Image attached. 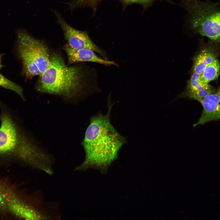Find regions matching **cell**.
Listing matches in <instances>:
<instances>
[{
    "label": "cell",
    "mask_w": 220,
    "mask_h": 220,
    "mask_svg": "<svg viewBox=\"0 0 220 220\" xmlns=\"http://www.w3.org/2000/svg\"><path fill=\"white\" fill-rule=\"evenodd\" d=\"M113 105L108 102L106 114L99 112L90 117L81 143L85 158L74 171L86 170L91 167L105 173L110 164L118 158L120 149L127 143L126 138L119 134L111 123Z\"/></svg>",
    "instance_id": "6da1fadb"
},
{
    "label": "cell",
    "mask_w": 220,
    "mask_h": 220,
    "mask_svg": "<svg viewBox=\"0 0 220 220\" xmlns=\"http://www.w3.org/2000/svg\"><path fill=\"white\" fill-rule=\"evenodd\" d=\"M13 154L34 170L53 174L54 158L17 126L9 115L2 114L0 127V154Z\"/></svg>",
    "instance_id": "7a4b0ae2"
},
{
    "label": "cell",
    "mask_w": 220,
    "mask_h": 220,
    "mask_svg": "<svg viewBox=\"0 0 220 220\" xmlns=\"http://www.w3.org/2000/svg\"><path fill=\"white\" fill-rule=\"evenodd\" d=\"M51 63L41 75L36 89L38 92L59 95L69 100L80 95L84 88V75L78 66L68 67L61 56L54 52Z\"/></svg>",
    "instance_id": "3957f363"
},
{
    "label": "cell",
    "mask_w": 220,
    "mask_h": 220,
    "mask_svg": "<svg viewBox=\"0 0 220 220\" xmlns=\"http://www.w3.org/2000/svg\"><path fill=\"white\" fill-rule=\"evenodd\" d=\"M188 13L189 27L195 34L209 38L220 49V2L180 0Z\"/></svg>",
    "instance_id": "277c9868"
},
{
    "label": "cell",
    "mask_w": 220,
    "mask_h": 220,
    "mask_svg": "<svg viewBox=\"0 0 220 220\" xmlns=\"http://www.w3.org/2000/svg\"><path fill=\"white\" fill-rule=\"evenodd\" d=\"M16 52L22 65V72L28 78L40 76L50 66V55L46 44L24 30L17 32Z\"/></svg>",
    "instance_id": "5b68a950"
},
{
    "label": "cell",
    "mask_w": 220,
    "mask_h": 220,
    "mask_svg": "<svg viewBox=\"0 0 220 220\" xmlns=\"http://www.w3.org/2000/svg\"><path fill=\"white\" fill-rule=\"evenodd\" d=\"M53 12L69 46L76 50L90 49L104 55L102 50L93 42L86 32L73 28L57 12Z\"/></svg>",
    "instance_id": "8992f818"
},
{
    "label": "cell",
    "mask_w": 220,
    "mask_h": 220,
    "mask_svg": "<svg viewBox=\"0 0 220 220\" xmlns=\"http://www.w3.org/2000/svg\"><path fill=\"white\" fill-rule=\"evenodd\" d=\"M202 45L193 59V72L201 75L208 65L220 56V49L211 41L205 43L202 40Z\"/></svg>",
    "instance_id": "52a82bcc"
},
{
    "label": "cell",
    "mask_w": 220,
    "mask_h": 220,
    "mask_svg": "<svg viewBox=\"0 0 220 220\" xmlns=\"http://www.w3.org/2000/svg\"><path fill=\"white\" fill-rule=\"evenodd\" d=\"M203 110L202 114L193 127L210 121L220 120V87L216 91L202 99L200 102Z\"/></svg>",
    "instance_id": "ba28073f"
},
{
    "label": "cell",
    "mask_w": 220,
    "mask_h": 220,
    "mask_svg": "<svg viewBox=\"0 0 220 220\" xmlns=\"http://www.w3.org/2000/svg\"><path fill=\"white\" fill-rule=\"evenodd\" d=\"M67 54L68 61L73 63L82 61L97 63L105 65H117L114 61L102 59L97 56L94 51L88 49L76 50L68 45L64 48Z\"/></svg>",
    "instance_id": "9c48e42d"
},
{
    "label": "cell",
    "mask_w": 220,
    "mask_h": 220,
    "mask_svg": "<svg viewBox=\"0 0 220 220\" xmlns=\"http://www.w3.org/2000/svg\"><path fill=\"white\" fill-rule=\"evenodd\" d=\"M220 74V62L217 59L205 68L201 75V81L204 83H209L216 80Z\"/></svg>",
    "instance_id": "30bf717a"
},
{
    "label": "cell",
    "mask_w": 220,
    "mask_h": 220,
    "mask_svg": "<svg viewBox=\"0 0 220 220\" xmlns=\"http://www.w3.org/2000/svg\"><path fill=\"white\" fill-rule=\"evenodd\" d=\"M213 88H214L210 84L204 83L201 81L200 75L193 72L188 81L186 90L197 91Z\"/></svg>",
    "instance_id": "8fae6325"
},
{
    "label": "cell",
    "mask_w": 220,
    "mask_h": 220,
    "mask_svg": "<svg viewBox=\"0 0 220 220\" xmlns=\"http://www.w3.org/2000/svg\"><path fill=\"white\" fill-rule=\"evenodd\" d=\"M217 90L213 88L204 89L197 91H191L186 90L179 95V97H187L200 102L203 99L207 96L215 92Z\"/></svg>",
    "instance_id": "7c38bea8"
},
{
    "label": "cell",
    "mask_w": 220,
    "mask_h": 220,
    "mask_svg": "<svg viewBox=\"0 0 220 220\" xmlns=\"http://www.w3.org/2000/svg\"><path fill=\"white\" fill-rule=\"evenodd\" d=\"M0 86L12 90L17 94L25 100L22 88L18 85L9 80L0 73Z\"/></svg>",
    "instance_id": "4fadbf2b"
},
{
    "label": "cell",
    "mask_w": 220,
    "mask_h": 220,
    "mask_svg": "<svg viewBox=\"0 0 220 220\" xmlns=\"http://www.w3.org/2000/svg\"><path fill=\"white\" fill-rule=\"evenodd\" d=\"M12 195L7 188L0 184V209L4 210L6 208L7 201Z\"/></svg>",
    "instance_id": "5bb4252c"
},
{
    "label": "cell",
    "mask_w": 220,
    "mask_h": 220,
    "mask_svg": "<svg viewBox=\"0 0 220 220\" xmlns=\"http://www.w3.org/2000/svg\"><path fill=\"white\" fill-rule=\"evenodd\" d=\"M89 2L95 1L98 0H88ZM126 4L136 3L141 5L145 9L150 6L152 3L156 1L160 0H120ZM169 1V0H166Z\"/></svg>",
    "instance_id": "9a60e30c"
},
{
    "label": "cell",
    "mask_w": 220,
    "mask_h": 220,
    "mask_svg": "<svg viewBox=\"0 0 220 220\" xmlns=\"http://www.w3.org/2000/svg\"><path fill=\"white\" fill-rule=\"evenodd\" d=\"M3 55V54H0V69L3 67L2 63V58Z\"/></svg>",
    "instance_id": "2e32d148"
}]
</instances>
